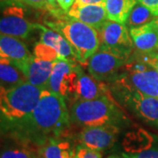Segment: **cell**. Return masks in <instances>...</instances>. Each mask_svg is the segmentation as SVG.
Returning a JSON list of instances; mask_svg holds the SVG:
<instances>
[{"label": "cell", "mask_w": 158, "mask_h": 158, "mask_svg": "<svg viewBox=\"0 0 158 158\" xmlns=\"http://www.w3.org/2000/svg\"><path fill=\"white\" fill-rule=\"evenodd\" d=\"M69 122V110L65 98L48 89L42 90L34 110L18 121L24 129L56 135L65 129Z\"/></svg>", "instance_id": "1"}, {"label": "cell", "mask_w": 158, "mask_h": 158, "mask_svg": "<svg viewBox=\"0 0 158 158\" xmlns=\"http://www.w3.org/2000/svg\"><path fill=\"white\" fill-rule=\"evenodd\" d=\"M70 121L88 127L119 125L127 118L113 98L106 96L93 100H76L69 109Z\"/></svg>", "instance_id": "2"}, {"label": "cell", "mask_w": 158, "mask_h": 158, "mask_svg": "<svg viewBox=\"0 0 158 158\" xmlns=\"http://www.w3.org/2000/svg\"><path fill=\"white\" fill-rule=\"evenodd\" d=\"M72 47L79 64L87 66L88 61L99 48V38L96 29L72 18L46 22Z\"/></svg>", "instance_id": "3"}, {"label": "cell", "mask_w": 158, "mask_h": 158, "mask_svg": "<svg viewBox=\"0 0 158 158\" xmlns=\"http://www.w3.org/2000/svg\"><path fill=\"white\" fill-rule=\"evenodd\" d=\"M42 90L28 82L6 88L0 84V113L11 121H19L31 113Z\"/></svg>", "instance_id": "4"}, {"label": "cell", "mask_w": 158, "mask_h": 158, "mask_svg": "<svg viewBox=\"0 0 158 158\" xmlns=\"http://www.w3.org/2000/svg\"><path fill=\"white\" fill-rule=\"evenodd\" d=\"M99 48L113 53L125 60L131 56L135 46L130 36L129 29L124 24L107 19L98 31Z\"/></svg>", "instance_id": "5"}, {"label": "cell", "mask_w": 158, "mask_h": 158, "mask_svg": "<svg viewBox=\"0 0 158 158\" xmlns=\"http://www.w3.org/2000/svg\"><path fill=\"white\" fill-rule=\"evenodd\" d=\"M119 101L146 123L158 128V98L144 95L136 90L112 87Z\"/></svg>", "instance_id": "6"}, {"label": "cell", "mask_w": 158, "mask_h": 158, "mask_svg": "<svg viewBox=\"0 0 158 158\" xmlns=\"http://www.w3.org/2000/svg\"><path fill=\"white\" fill-rule=\"evenodd\" d=\"M77 65L61 59L54 62L48 90L64 98L75 96L78 80Z\"/></svg>", "instance_id": "7"}, {"label": "cell", "mask_w": 158, "mask_h": 158, "mask_svg": "<svg viewBox=\"0 0 158 158\" xmlns=\"http://www.w3.org/2000/svg\"><path fill=\"white\" fill-rule=\"evenodd\" d=\"M113 87L136 90L144 95L158 98V71L152 66L139 72H123L113 81Z\"/></svg>", "instance_id": "8"}, {"label": "cell", "mask_w": 158, "mask_h": 158, "mask_svg": "<svg viewBox=\"0 0 158 158\" xmlns=\"http://www.w3.org/2000/svg\"><path fill=\"white\" fill-rule=\"evenodd\" d=\"M127 60L113 53L98 49L90 57L87 63L88 72L98 81H114L123 68Z\"/></svg>", "instance_id": "9"}, {"label": "cell", "mask_w": 158, "mask_h": 158, "mask_svg": "<svg viewBox=\"0 0 158 158\" xmlns=\"http://www.w3.org/2000/svg\"><path fill=\"white\" fill-rule=\"evenodd\" d=\"M26 77L29 84L41 90L48 89L54 62L41 60L33 55L19 61H11Z\"/></svg>", "instance_id": "10"}, {"label": "cell", "mask_w": 158, "mask_h": 158, "mask_svg": "<svg viewBox=\"0 0 158 158\" xmlns=\"http://www.w3.org/2000/svg\"><path fill=\"white\" fill-rule=\"evenodd\" d=\"M118 132V126L113 124L88 127L81 132L79 139L85 147L101 151L110 148L116 142Z\"/></svg>", "instance_id": "11"}, {"label": "cell", "mask_w": 158, "mask_h": 158, "mask_svg": "<svg viewBox=\"0 0 158 158\" xmlns=\"http://www.w3.org/2000/svg\"><path fill=\"white\" fill-rule=\"evenodd\" d=\"M134 46L142 55L158 56V29L152 22L129 30Z\"/></svg>", "instance_id": "12"}, {"label": "cell", "mask_w": 158, "mask_h": 158, "mask_svg": "<svg viewBox=\"0 0 158 158\" xmlns=\"http://www.w3.org/2000/svg\"><path fill=\"white\" fill-rule=\"evenodd\" d=\"M36 29L40 31V42L56 49L58 59L68 61L72 64H78L72 47L63 36L53 29L48 28L40 24H36Z\"/></svg>", "instance_id": "13"}, {"label": "cell", "mask_w": 158, "mask_h": 158, "mask_svg": "<svg viewBox=\"0 0 158 158\" xmlns=\"http://www.w3.org/2000/svg\"><path fill=\"white\" fill-rule=\"evenodd\" d=\"M77 87L75 94L77 100H93L103 97L111 96L106 85L90 75L85 74L79 64L77 65Z\"/></svg>", "instance_id": "14"}, {"label": "cell", "mask_w": 158, "mask_h": 158, "mask_svg": "<svg viewBox=\"0 0 158 158\" xmlns=\"http://www.w3.org/2000/svg\"><path fill=\"white\" fill-rule=\"evenodd\" d=\"M68 16L81 22L85 23L98 31L107 20L106 11L104 6L88 5V6H72L68 11Z\"/></svg>", "instance_id": "15"}, {"label": "cell", "mask_w": 158, "mask_h": 158, "mask_svg": "<svg viewBox=\"0 0 158 158\" xmlns=\"http://www.w3.org/2000/svg\"><path fill=\"white\" fill-rule=\"evenodd\" d=\"M36 29V24L27 20L23 16L5 15L0 18V34L17 39H27Z\"/></svg>", "instance_id": "16"}, {"label": "cell", "mask_w": 158, "mask_h": 158, "mask_svg": "<svg viewBox=\"0 0 158 158\" xmlns=\"http://www.w3.org/2000/svg\"><path fill=\"white\" fill-rule=\"evenodd\" d=\"M30 56L27 46L21 40L0 34V60L19 61Z\"/></svg>", "instance_id": "17"}, {"label": "cell", "mask_w": 158, "mask_h": 158, "mask_svg": "<svg viewBox=\"0 0 158 158\" xmlns=\"http://www.w3.org/2000/svg\"><path fill=\"white\" fill-rule=\"evenodd\" d=\"M137 0H106L105 9L109 20L126 25L130 11Z\"/></svg>", "instance_id": "18"}, {"label": "cell", "mask_w": 158, "mask_h": 158, "mask_svg": "<svg viewBox=\"0 0 158 158\" xmlns=\"http://www.w3.org/2000/svg\"><path fill=\"white\" fill-rule=\"evenodd\" d=\"M157 17H156L148 7L137 1L130 11L126 26L130 30L152 22Z\"/></svg>", "instance_id": "19"}, {"label": "cell", "mask_w": 158, "mask_h": 158, "mask_svg": "<svg viewBox=\"0 0 158 158\" xmlns=\"http://www.w3.org/2000/svg\"><path fill=\"white\" fill-rule=\"evenodd\" d=\"M0 82L11 86L27 82L24 74L10 60H0Z\"/></svg>", "instance_id": "20"}, {"label": "cell", "mask_w": 158, "mask_h": 158, "mask_svg": "<svg viewBox=\"0 0 158 158\" xmlns=\"http://www.w3.org/2000/svg\"><path fill=\"white\" fill-rule=\"evenodd\" d=\"M40 158H72L74 153L67 141L50 140L40 149Z\"/></svg>", "instance_id": "21"}, {"label": "cell", "mask_w": 158, "mask_h": 158, "mask_svg": "<svg viewBox=\"0 0 158 158\" xmlns=\"http://www.w3.org/2000/svg\"><path fill=\"white\" fill-rule=\"evenodd\" d=\"M151 138L146 133L142 131L137 134L132 133L127 135L125 138L124 148L129 153H139L146 150L150 147Z\"/></svg>", "instance_id": "22"}, {"label": "cell", "mask_w": 158, "mask_h": 158, "mask_svg": "<svg viewBox=\"0 0 158 158\" xmlns=\"http://www.w3.org/2000/svg\"><path fill=\"white\" fill-rule=\"evenodd\" d=\"M34 56L39 59L49 62H56L58 59L56 50L41 42H38L35 44L34 48Z\"/></svg>", "instance_id": "23"}, {"label": "cell", "mask_w": 158, "mask_h": 158, "mask_svg": "<svg viewBox=\"0 0 158 158\" xmlns=\"http://www.w3.org/2000/svg\"><path fill=\"white\" fill-rule=\"evenodd\" d=\"M27 6L47 10V0H0L1 6Z\"/></svg>", "instance_id": "24"}, {"label": "cell", "mask_w": 158, "mask_h": 158, "mask_svg": "<svg viewBox=\"0 0 158 158\" xmlns=\"http://www.w3.org/2000/svg\"><path fill=\"white\" fill-rule=\"evenodd\" d=\"M77 158H102L101 153L98 150H93L89 148L79 147L77 150Z\"/></svg>", "instance_id": "25"}, {"label": "cell", "mask_w": 158, "mask_h": 158, "mask_svg": "<svg viewBox=\"0 0 158 158\" xmlns=\"http://www.w3.org/2000/svg\"><path fill=\"white\" fill-rule=\"evenodd\" d=\"M0 158H31V156L25 149H8L1 154Z\"/></svg>", "instance_id": "26"}, {"label": "cell", "mask_w": 158, "mask_h": 158, "mask_svg": "<svg viewBox=\"0 0 158 158\" xmlns=\"http://www.w3.org/2000/svg\"><path fill=\"white\" fill-rule=\"evenodd\" d=\"M124 158H158V148H148L141 152L123 155Z\"/></svg>", "instance_id": "27"}, {"label": "cell", "mask_w": 158, "mask_h": 158, "mask_svg": "<svg viewBox=\"0 0 158 158\" xmlns=\"http://www.w3.org/2000/svg\"><path fill=\"white\" fill-rule=\"evenodd\" d=\"M47 10L51 12L54 16L60 18L62 17V12H65L58 6L56 0H47Z\"/></svg>", "instance_id": "28"}, {"label": "cell", "mask_w": 158, "mask_h": 158, "mask_svg": "<svg viewBox=\"0 0 158 158\" xmlns=\"http://www.w3.org/2000/svg\"><path fill=\"white\" fill-rule=\"evenodd\" d=\"M137 1L148 7L156 17H158V0H137Z\"/></svg>", "instance_id": "29"}, {"label": "cell", "mask_w": 158, "mask_h": 158, "mask_svg": "<svg viewBox=\"0 0 158 158\" xmlns=\"http://www.w3.org/2000/svg\"><path fill=\"white\" fill-rule=\"evenodd\" d=\"M106 0H76L73 5L76 6H88V5H99L104 6Z\"/></svg>", "instance_id": "30"}, {"label": "cell", "mask_w": 158, "mask_h": 158, "mask_svg": "<svg viewBox=\"0 0 158 158\" xmlns=\"http://www.w3.org/2000/svg\"><path fill=\"white\" fill-rule=\"evenodd\" d=\"M141 58L145 61V62L148 63L150 66H152L153 68L156 69L158 71V56H146V55H142L141 54Z\"/></svg>", "instance_id": "31"}, {"label": "cell", "mask_w": 158, "mask_h": 158, "mask_svg": "<svg viewBox=\"0 0 158 158\" xmlns=\"http://www.w3.org/2000/svg\"><path fill=\"white\" fill-rule=\"evenodd\" d=\"M75 1L76 0H56L58 6H60V8L65 12H68L70 7L73 6Z\"/></svg>", "instance_id": "32"}, {"label": "cell", "mask_w": 158, "mask_h": 158, "mask_svg": "<svg viewBox=\"0 0 158 158\" xmlns=\"http://www.w3.org/2000/svg\"><path fill=\"white\" fill-rule=\"evenodd\" d=\"M152 23H153V25H154V26H155V27H156L158 29V17L156 18L155 20H153Z\"/></svg>", "instance_id": "33"}, {"label": "cell", "mask_w": 158, "mask_h": 158, "mask_svg": "<svg viewBox=\"0 0 158 158\" xmlns=\"http://www.w3.org/2000/svg\"><path fill=\"white\" fill-rule=\"evenodd\" d=\"M108 158H120L119 156H110V157Z\"/></svg>", "instance_id": "34"}, {"label": "cell", "mask_w": 158, "mask_h": 158, "mask_svg": "<svg viewBox=\"0 0 158 158\" xmlns=\"http://www.w3.org/2000/svg\"><path fill=\"white\" fill-rule=\"evenodd\" d=\"M72 158H75V157H72ZM76 158H77V157H76Z\"/></svg>", "instance_id": "35"}, {"label": "cell", "mask_w": 158, "mask_h": 158, "mask_svg": "<svg viewBox=\"0 0 158 158\" xmlns=\"http://www.w3.org/2000/svg\"></svg>", "instance_id": "36"}]
</instances>
